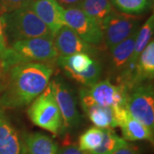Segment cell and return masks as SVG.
<instances>
[{
    "label": "cell",
    "mask_w": 154,
    "mask_h": 154,
    "mask_svg": "<svg viewBox=\"0 0 154 154\" xmlns=\"http://www.w3.org/2000/svg\"><path fill=\"white\" fill-rule=\"evenodd\" d=\"M9 82L0 104L10 108H20L31 104L50 83L53 69L46 63H25L11 67Z\"/></svg>",
    "instance_id": "cell-1"
},
{
    "label": "cell",
    "mask_w": 154,
    "mask_h": 154,
    "mask_svg": "<svg viewBox=\"0 0 154 154\" xmlns=\"http://www.w3.org/2000/svg\"><path fill=\"white\" fill-rule=\"evenodd\" d=\"M57 57L53 38H27L13 42L0 57V65L7 70L19 63H53Z\"/></svg>",
    "instance_id": "cell-2"
},
{
    "label": "cell",
    "mask_w": 154,
    "mask_h": 154,
    "mask_svg": "<svg viewBox=\"0 0 154 154\" xmlns=\"http://www.w3.org/2000/svg\"><path fill=\"white\" fill-rule=\"evenodd\" d=\"M3 17L5 22V33L12 43L27 38H54L48 27L29 7L6 13Z\"/></svg>",
    "instance_id": "cell-3"
},
{
    "label": "cell",
    "mask_w": 154,
    "mask_h": 154,
    "mask_svg": "<svg viewBox=\"0 0 154 154\" xmlns=\"http://www.w3.org/2000/svg\"><path fill=\"white\" fill-rule=\"evenodd\" d=\"M28 116L34 125L57 135L63 129L60 110L53 96L51 84L33 100L28 110Z\"/></svg>",
    "instance_id": "cell-4"
},
{
    "label": "cell",
    "mask_w": 154,
    "mask_h": 154,
    "mask_svg": "<svg viewBox=\"0 0 154 154\" xmlns=\"http://www.w3.org/2000/svg\"><path fill=\"white\" fill-rule=\"evenodd\" d=\"M127 110L153 134L154 131V89L152 83H140L128 91Z\"/></svg>",
    "instance_id": "cell-5"
},
{
    "label": "cell",
    "mask_w": 154,
    "mask_h": 154,
    "mask_svg": "<svg viewBox=\"0 0 154 154\" xmlns=\"http://www.w3.org/2000/svg\"><path fill=\"white\" fill-rule=\"evenodd\" d=\"M139 24L140 21L136 16L122 13L113 9L101 26L103 39L108 49L111 51L116 45L130 36L140 28Z\"/></svg>",
    "instance_id": "cell-6"
},
{
    "label": "cell",
    "mask_w": 154,
    "mask_h": 154,
    "mask_svg": "<svg viewBox=\"0 0 154 154\" xmlns=\"http://www.w3.org/2000/svg\"><path fill=\"white\" fill-rule=\"evenodd\" d=\"M51 88L60 110L63 128H75L81 122V114L77 109L76 98L71 87L60 76L54 78Z\"/></svg>",
    "instance_id": "cell-7"
},
{
    "label": "cell",
    "mask_w": 154,
    "mask_h": 154,
    "mask_svg": "<svg viewBox=\"0 0 154 154\" xmlns=\"http://www.w3.org/2000/svg\"><path fill=\"white\" fill-rule=\"evenodd\" d=\"M65 25L76 33L85 42L98 45L103 41V33L99 25L80 8L64 9Z\"/></svg>",
    "instance_id": "cell-8"
},
{
    "label": "cell",
    "mask_w": 154,
    "mask_h": 154,
    "mask_svg": "<svg viewBox=\"0 0 154 154\" xmlns=\"http://www.w3.org/2000/svg\"><path fill=\"white\" fill-rule=\"evenodd\" d=\"M95 104L113 109L127 108L128 89L122 85H114L109 80L98 82L88 88Z\"/></svg>",
    "instance_id": "cell-9"
},
{
    "label": "cell",
    "mask_w": 154,
    "mask_h": 154,
    "mask_svg": "<svg viewBox=\"0 0 154 154\" xmlns=\"http://www.w3.org/2000/svg\"><path fill=\"white\" fill-rule=\"evenodd\" d=\"M53 42L58 57H68L76 53H87L91 56L95 55L96 52L94 45L85 42L66 25L56 33Z\"/></svg>",
    "instance_id": "cell-10"
},
{
    "label": "cell",
    "mask_w": 154,
    "mask_h": 154,
    "mask_svg": "<svg viewBox=\"0 0 154 154\" xmlns=\"http://www.w3.org/2000/svg\"><path fill=\"white\" fill-rule=\"evenodd\" d=\"M29 8L48 27L53 36L63 26L64 9L56 0H37L32 2Z\"/></svg>",
    "instance_id": "cell-11"
},
{
    "label": "cell",
    "mask_w": 154,
    "mask_h": 154,
    "mask_svg": "<svg viewBox=\"0 0 154 154\" xmlns=\"http://www.w3.org/2000/svg\"><path fill=\"white\" fill-rule=\"evenodd\" d=\"M80 99L83 110L86 112L89 120L94 123L95 127L103 129L116 128L111 108L103 107L95 104L89 95L88 88L81 89Z\"/></svg>",
    "instance_id": "cell-12"
},
{
    "label": "cell",
    "mask_w": 154,
    "mask_h": 154,
    "mask_svg": "<svg viewBox=\"0 0 154 154\" xmlns=\"http://www.w3.org/2000/svg\"><path fill=\"white\" fill-rule=\"evenodd\" d=\"M0 154H27L26 147L19 134L1 110Z\"/></svg>",
    "instance_id": "cell-13"
},
{
    "label": "cell",
    "mask_w": 154,
    "mask_h": 154,
    "mask_svg": "<svg viewBox=\"0 0 154 154\" xmlns=\"http://www.w3.org/2000/svg\"><path fill=\"white\" fill-rule=\"evenodd\" d=\"M117 127H120L123 140L128 141L137 140H149L153 141V134L142 123L134 119L128 110H125L122 113L117 123Z\"/></svg>",
    "instance_id": "cell-14"
},
{
    "label": "cell",
    "mask_w": 154,
    "mask_h": 154,
    "mask_svg": "<svg viewBox=\"0 0 154 154\" xmlns=\"http://www.w3.org/2000/svg\"><path fill=\"white\" fill-rule=\"evenodd\" d=\"M154 77V41L152 39L140 53L134 72L129 90L138 84L151 81Z\"/></svg>",
    "instance_id": "cell-15"
},
{
    "label": "cell",
    "mask_w": 154,
    "mask_h": 154,
    "mask_svg": "<svg viewBox=\"0 0 154 154\" xmlns=\"http://www.w3.org/2000/svg\"><path fill=\"white\" fill-rule=\"evenodd\" d=\"M23 143L28 154H57L58 150L55 141L41 133L25 134Z\"/></svg>",
    "instance_id": "cell-16"
},
{
    "label": "cell",
    "mask_w": 154,
    "mask_h": 154,
    "mask_svg": "<svg viewBox=\"0 0 154 154\" xmlns=\"http://www.w3.org/2000/svg\"><path fill=\"white\" fill-rule=\"evenodd\" d=\"M137 30L128 36L122 42L116 45L113 49L111 50V64L113 69L116 71H122L128 63V60L132 55L135 39L137 37Z\"/></svg>",
    "instance_id": "cell-17"
},
{
    "label": "cell",
    "mask_w": 154,
    "mask_h": 154,
    "mask_svg": "<svg viewBox=\"0 0 154 154\" xmlns=\"http://www.w3.org/2000/svg\"><path fill=\"white\" fill-rule=\"evenodd\" d=\"M79 8L91 17L100 28L104 20L114 9L110 0H83Z\"/></svg>",
    "instance_id": "cell-18"
},
{
    "label": "cell",
    "mask_w": 154,
    "mask_h": 154,
    "mask_svg": "<svg viewBox=\"0 0 154 154\" xmlns=\"http://www.w3.org/2000/svg\"><path fill=\"white\" fill-rule=\"evenodd\" d=\"M94 58L87 53H76L68 57H58L57 63L66 74L82 73L92 65Z\"/></svg>",
    "instance_id": "cell-19"
},
{
    "label": "cell",
    "mask_w": 154,
    "mask_h": 154,
    "mask_svg": "<svg viewBox=\"0 0 154 154\" xmlns=\"http://www.w3.org/2000/svg\"><path fill=\"white\" fill-rule=\"evenodd\" d=\"M104 138V129L92 127L79 138V148L86 152H92L100 146Z\"/></svg>",
    "instance_id": "cell-20"
},
{
    "label": "cell",
    "mask_w": 154,
    "mask_h": 154,
    "mask_svg": "<svg viewBox=\"0 0 154 154\" xmlns=\"http://www.w3.org/2000/svg\"><path fill=\"white\" fill-rule=\"evenodd\" d=\"M112 6L122 13L136 16L151 7L152 0H110Z\"/></svg>",
    "instance_id": "cell-21"
},
{
    "label": "cell",
    "mask_w": 154,
    "mask_h": 154,
    "mask_svg": "<svg viewBox=\"0 0 154 154\" xmlns=\"http://www.w3.org/2000/svg\"><path fill=\"white\" fill-rule=\"evenodd\" d=\"M126 140L119 137L112 128H104V138L99 147L91 154H111L116 149L126 144Z\"/></svg>",
    "instance_id": "cell-22"
},
{
    "label": "cell",
    "mask_w": 154,
    "mask_h": 154,
    "mask_svg": "<svg viewBox=\"0 0 154 154\" xmlns=\"http://www.w3.org/2000/svg\"><path fill=\"white\" fill-rule=\"evenodd\" d=\"M101 72H102V67L100 63L94 59L92 65L87 70L78 74L70 73L68 74V75L71 77L75 81H76L77 82L81 83L88 88H90L99 82L101 76Z\"/></svg>",
    "instance_id": "cell-23"
},
{
    "label": "cell",
    "mask_w": 154,
    "mask_h": 154,
    "mask_svg": "<svg viewBox=\"0 0 154 154\" xmlns=\"http://www.w3.org/2000/svg\"><path fill=\"white\" fill-rule=\"evenodd\" d=\"M31 0H0L1 13H11L13 11L29 7Z\"/></svg>",
    "instance_id": "cell-24"
},
{
    "label": "cell",
    "mask_w": 154,
    "mask_h": 154,
    "mask_svg": "<svg viewBox=\"0 0 154 154\" xmlns=\"http://www.w3.org/2000/svg\"><path fill=\"white\" fill-rule=\"evenodd\" d=\"M8 48L5 33V22L3 17H0V57Z\"/></svg>",
    "instance_id": "cell-25"
},
{
    "label": "cell",
    "mask_w": 154,
    "mask_h": 154,
    "mask_svg": "<svg viewBox=\"0 0 154 154\" xmlns=\"http://www.w3.org/2000/svg\"><path fill=\"white\" fill-rule=\"evenodd\" d=\"M111 154H140V149L138 146L126 142L125 145L116 149Z\"/></svg>",
    "instance_id": "cell-26"
},
{
    "label": "cell",
    "mask_w": 154,
    "mask_h": 154,
    "mask_svg": "<svg viewBox=\"0 0 154 154\" xmlns=\"http://www.w3.org/2000/svg\"><path fill=\"white\" fill-rule=\"evenodd\" d=\"M57 154H88L86 152H83L81 149L79 148V146L73 144V145H69L67 146H63L62 148L57 150Z\"/></svg>",
    "instance_id": "cell-27"
},
{
    "label": "cell",
    "mask_w": 154,
    "mask_h": 154,
    "mask_svg": "<svg viewBox=\"0 0 154 154\" xmlns=\"http://www.w3.org/2000/svg\"><path fill=\"white\" fill-rule=\"evenodd\" d=\"M63 9L79 8L83 0H56Z\"/></svg>",
    "instance_id": "cell-28"
},
{
    "label": "cell",
    "mask_w": 154,
    "mask_h": 154,
    "mask_svg": "<svg viewBox=\"0 0 154 154\" xmlns=\"http://www.w3.org/2000/svg\"><path fill=\"white\" fill-rule=\"evenodd\" d=\"M32 2H34V1H37V0H31Z\"/></svg>",
    "instance_id": "cell-29"
},
{
    "label": "cell",
    "mask_w": 154,
    "mask_h": 154,
    "mask_svg": "<svg viewBox=\"0 0 154 154\" xmlns=\"http://www.w3.org/2000/svg\"><path fill=\"white\" fill-rule=\"evenodd\" d=\"M0 88H1V82H0Z\"/></svg>",
    "instance_id": "cell-30"
},
{
    "label": "cell",
    "mask_w": 154,
    "mask_h": 154,
    "mask_svg": "<svg viewBox=\"0 0 154 154\" xmlns=\"http://www.w3.org/2000/svg\"><path fill=\"white\" fill-rule=\"evenodd\" d=\"M0 13H1V11H0Z\"/></svg>",
    "instance_id": "cell-31"
}]
</instances>
